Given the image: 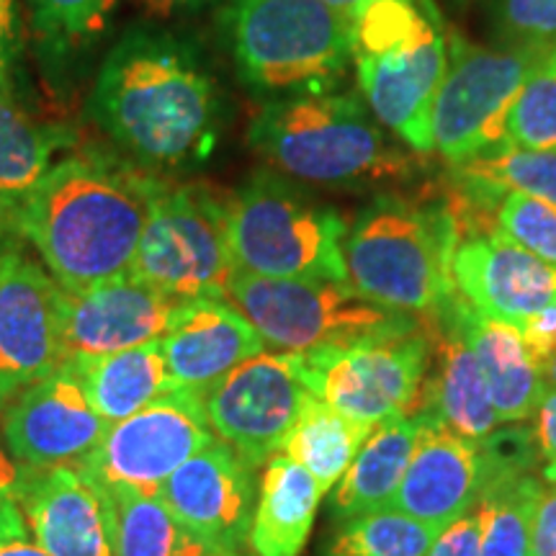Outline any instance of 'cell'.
<instances>
[{
    "mask_svg": "<svg viewBox=\"0 0 556 556\" xmlns=\"http://www.w3.org/2000/svg\"><path fill=\"white\" fill-rule=\"evenodd\" d=\"M93 119L142 170H178L212 152L217 83L189 41L131 26L106 52L90 93Z\"/></svg>",
    "mask_w": 556,
    "mask_h": 556,
    "instance_id": "1",
    "label": "cell"
},
{
    "mask_svg": "<svg viewBox=\"0 0 556 556\" xmlns=\"http://www.w3.org/2000/svg\"><path fill=\"white\" fill-rule=\"evenodd\" d=\"M160 180L109 155L54 163L13 225L39 250L62 291L129 274Z\"/></svg>",
    "mask_w": 556,
    "mask_h": 556,
    "instance_id": "2",
    "label": "cell"
},
{
    "mask_svg": "<svg viewBox=\"0 0 556 556\" xmlns=\"http://www.w3.org/2000/svg\"><path fill=\"white\" fill-rule=\"evenodd\" d=\"M248 142L281 176L338 191L407 184L426 157L394 142L364 99L332 90L263 103L250 122Z\"/></svg>",
    "mask_w": 556,
    "mask_h": 556,
    "instance_id": "3",
    "label": "cell"
},
{
    "mask_svg": "<svg viewBox=\"0 0 556 556\" xmlns=\"http://www.w3.org/2000/svg\"><path fill=\"white\" fill-rule=\"evenodd\" d=\"M458 240L462 219L454 206L387 193L348 225V283L379 307L428 319L456 294Z\"/></svg>",
    "mask_w": 556,
    "mask_h": 556,
    "instance_id": "4",
    "label": "cell"
},
{
    "mask_svg": "<svg viewBox=\"0 0 556 556\" xmlns=\"http://www.w3.org/2000/svg\"><path fill=\"white\" fill-rule=\"evenodd\" d=\"M361 99L417 155H433V101L448 70V37L430 0H366L351 16Z\"/></svg>",
    "mask_w": 556,
    "mask_h": 556,
    "instance_id": "5",
    "label": "cell"
},
{
    "mask_svg": "<svg viewBox=\"0 0 556 556\" xmlns=\"http://www.w3.org/2000/svg\"><path fill=\"white\" fill-rule=\"evenodd\" d=\"M229 47L261 96L330 90L353 62L351 18L319 0H229Z\"/></svg>",
    "mask_w": 556,
    "mask_h": 556,
    "instance_id": "6",
    "label": "cell"
},
{
    "mask_svg": "<svg viewBox=\"0 0 556 556\" xmlns=\"http://www.w3.org/2000/svg\"><path fill=\"white\" fill-rule=\"evenodd\" d=\"M227 232L242 274L348 281V222L274 168L255 170L238 191L227 193Z\"/></svg>",
    "mask_w": 556,
    "mask_h": 556,
    "instance_id": "7",
    "label": "cell"
},
{
    "mask_svg": "<svg viewBox=\"0 0 556 556\" xmlns=\"http://www.w3.org/2000/svg\"><path fill=\"white\" fill-rule=\"evenodd\" d=\"M129 274L178 302L227 299L238 274L227 232V197L204 184L160 180Z\"/></svg>",
    "mask_w": 556,
    "mask_h": 556,
    "instance_id": "8",
    "label": "cell"
},
{
    "mask_svg": "<svg viewBox=\"0 0 556 556\" xmlns=\"http://www.w3.org/2000/svg\"><path fill=\"white\" fill-rule=\"evenodd\" d=\"M227 302L278 353H307L422 325L420 317L379 307L348 281L328 278H268L238 270L229 283Z\"/></svg>",
    "mask_w": 556,
    "mask_h": 556,
    "instance_id": "9",
    "label": "cell"
},
{
    "mask_svg": "<svg viewBox=\"0 0 556 556\" xmlns=\"http://www.w3.org/2000/svg\"><path fill=\"white\" fill-rule=\"evenodd\" d=\"M304 379L317 400L364 426L417 415L426 400L430 338L426 323L302 353Z\"/></svg>",
    "mask_w": 556,
    "mask_h": 556,
    "instance_id": "10",
    "label": "cell"
},
{
    "mask_svg": "<svg viewBox=\"0 0 556 556\" xmlns=\"http://www.w3.org/2000/svg\"><path fill=\"white\" fill-rule=\"evenodd\" d=\"M548 52L448 39V70L433 101V152L458 165L505 144V119Z\"/></svg>",
    "mask_w": 556,
    "mask_h": 556,
    "instance_id": "11",
    "label": "cell"
},
{
    "mask_svg": "<svg viewBox=\"0 0 556 556\" xmlns=\"http://www.w3.org/2000/svg\"><path fill=\"white\" fill-rule=\"evenodd\" d=\"M214 438L204 397L173 389L127 420L114 422L78 467L111 500L157 497L173 471Z\"/></svg>",
    "mask_w": 556,
    "mask_h": 556,
    "instance_id": "12",
    "label": "cell"
},
{
    "mask_svg": "<svg viewBox=\"0 0 556 556\" xmlns=\"http://www.w3.org/2000/svg\"><path fill=\"white\" fill-rule=\"evenodd\" d=\"M201 397L212 433L250 467H263L281 451L312 392L302 353L263 351L214 381Z\"/></svg>",
    "mask_w": 556,
    "mask_h": 556,
    "instance_id": "13",
    "label": "cell"
},
{
    "mask_svg": "<svg viewBox=\"0 0 556 556\" xmlns=\"http://www.w3.org/2000/svg\"><path fill=\"white\" fill-rule=\"evenodd\" d=\"M65 364L60 283L21 250L0 253V409Z\"/></svg>",
    "mask_w": 556,
    "mask_h": 556,
    "instance_id": "14",
    "label": "cell"
},
{
    "mask_svg": "<svg viewBox=\"0 0 556 556\" xmlns=\"http://www.w3.org/2000/svg\"><path fill=\"white\" fill-rule=\"evenodd\" d=\"M109 428L96 413L78 368L62 364L5 407L3 441L24 467L45 469L80 464Z\"/></svg>",
    "mask_w": 556,
    "mask_h": 556,
    "instance_id": "15",
    "label": "cell"
},
{
    "mask_svg": "<svg viewBox=\"0 0 556 556\" xmlns=\"http://www.w3.org/2000/svg\"><path fill=\"white\" fill-rule=\"evenodd\" d=\"M253 497V467L219 438L160 490V500L208 554H238L250 533Z\"/></svg>",
    "mask_w": 556,
    "mask_h": 556,
    "instance_id": "16",
    "label": "cell"
},
{
    "mask_svg": "<svg viewBox=\"0 0 556 556\" xmlns=\"http://www.w3.org/2000/svg\"><path fill=\"white\" fill-rule=\"evenodd\" d=\"M180 304L131 274L78 294L62 291L65 361L101 358L163 340Z\"/></svg>",
    "mask_w": 556,
    "mask_h": 556,
    "instance_id": "17",
    "label": "cell"
},
{
    "mask_svg": "<svg viewBox=\"0 0 556 556\" xmlns=\"http://www.w3.org/2000/svg\"><path fill=\"white\" fill-rule=\"evenodd\" d=\"M456 291L482 315L523 328L556 307V268L510 242L497 229L467 232L454 253Z\"/></svg>",
    "mask_w": 556,
    "mask_h": 556,
    "instance_id": "18",
    "label": "cell"
},
{
    "mask_svg": "<svg viewBox=\"0 0 556 556\" xmlns=\"http://www.w3.org/2000/svg\"><path fill=\"white\" fill-rule=\"evenodd\" d=\"M21 510L50 556H114V503L78 464L29 469Z\"/></svg>",
    "mask_w": 556,
    "mask_h": 556,
    "instance_id": "19",
    "label": "cell"
},
{
    "mask_svg": "<svg viewBox=\"0 0 556 556\" xmlns=\"http://www.w3.org/2000/svg\"><path fill=\"white\" fill-rule=\"evenodd\" d=\"M420 415V433L392 505L417 520L446 528L475 507L482 490V456L479 443L451 433L433 415Z\"/></svg>",
    "mask_w": 556,
    "mask_h": 556,
    "instance_id": "20",
    "label": "cell"
},
{
    "mask_svg": "<svg viewBox=\"0 0 556 556\" xmlns=\"http://www.w3.org/2000/svg\"><path fill=\"white\" fill-rule=\"evenodd\" d=\"M160 348L173 387L204 394L232 368L266 351V343L227 299H193L180 304Z\"/></svg>",
    "mask_w": 556,
    "mask_h": 556,
    "instance_id": "21",
    "label": "cell"
},
{
    "mask_svg": "<svg viewBox=\"0 0 556 556\" xmlns=\"http://www.w3.org/2000/svg\"><path fill=\"white\" fill-rule=\"evenodd\" d=\"M422 323L430 338V371L420 413L433 415L451 433L475 443L484 441L500 420L492 407L482 364L464 332L458 291Z\"/></svg>",
    "mask_w": 556,
    "mask_h": 556,
    "instance_id": "22",
    "label": "cell"
},
{
    "mask_svg": "<svg viewBox=\"0 0 556 556\" xmlns=\"http://www.w3.org/2000/svg\"><path fill=\"white\" fill-rule=\"evenodd\" d=\"M464 332L482 364L492 407L500 422H523L536 413L546 394V374L523 336L513 325L477 312L458 294Z\"/></svg>",
    "mask_w": 556,
    "mask_h": 556,
    "instance_id": "23",
    "label": "cell"
},
{
    "mask_svg": "<svg viewBox=\"0 0 556 556\" xmlns=\"http://www.w3.org/2000/svg\"><path fill=\"white\" fill-rule=\"evenodd\" d=\"M325 492L307 469L276 454L261 477L258 505L250 520V548L255 556H299L315 526Z\"/></svg>",
    "mask_w": 556,
    "mask_h": 556,
    "instance_id": "24",
    "label": "cell"
},
{
    "mask_svg": "<svg viewBox=\"0 0 556 556\" xmlns=\"http://www.w3.org/2000/svg\"><path fill=\"white\" fill-rule=\"evenodd\" d=\"M65 139L62 129L34 119L16 96L13 70H0V225H13Z\"/></svg>",
    "mask_w": 556,
    "mask_h": 556,
    "instance_id": "25",
    "label": "cell"
},
{
    "mask_svg": "<svg viewBox=\"0 0 556 556\" xmlns=\"http://www.w3.org/2000/svg\"><path fill=\"white\" fill-rule=\"evenodd\" d=\"M420 426L422 415L417 413L392 417L371 430V435L366 438V443L332 492L330 513L336 523L392 505L394 492H397L409 456H413Z\"/></svg>",
    "mask_w": 556,
    "mask_h": 556,
    "instance_id": "26",
    "label": "cell"
},
{
    "mask_svg": "<svg viewBox=\"0 0 556 556\" xmlns=\"http://www.w3.org/2000/svg\"><path fill=\"white\" fill-rule=\"evenodd\" d=\"M80 371L88 397L109 426L173 392L160 340L90 361H65Z\"/></svg>",
    "mask_w": 556,
    "mask_h": 556,
    "instance_id": "27",
    "label": "cell"
},
{
    "mask_svg": "<svg viewBox=\"0 0 556 556\" xmlns=\"http://www.w3.org/2000/svg\"><path fill=\"white\" fill-rule=\"evenodd\" d=\"M371 430V426L351 420L312 394L278 454L307 469L328 495L343 479Z\"/></svg>",
    "mask_w": 556,
    "mask_h": 556,
    "instance_id": "28",
    "label": "cell"
},
{
    "mask_svg": "<svg viewBox=\"0 0 556 556\" xmlns=\"http://www.w3.org/2000/svg\"><path fill=\"white\" fill-rule=\"evenodd\" d=\"M451 176L464 191V199L475 206L495 204L510 191L556 204V152L497 144L482 155L451 165Z\"/></svg>",
    "mask_w": 556,
    "mask_h": 556,
    "instance_id": "29",
    "label": "cell"
},
{
    "mask_svg": "<svg viewBox=\"0 0 556 556\" xmlns=\"http://www.w3.org/2000/svg\"><path fill=\"white\" fill-rule=\"evenodd\" d=\"M541 479L528 475H482L477 497L482 523V554L479 556H528L531 520L541 495Z\"/></svg>",
    "mask_w": 556,
    "mask_h": 556,
    "instance_id": "30",
    "label": "cell"
},
{
    "mask_svg": "<svg viewBox=\"0 0 556 556\" xmlns=\"http://www.w3.org/2000/svg\"><path fill=\"white\" fill-rule=\"evenodd\" d=\"M116 0H29L37 50L60 70L93 50L106 34Z\"/></svg>",
    "mask_w": 556,
    "mask_h": 556,
    "instance_id": "31",
    "label": "cell"
},
{
    "mask_svg": "<svg viewBox=\"0 0 556 556\" xmlns=\"http://www.w3.org/2000/svg\"><path fill=\"white\" fill-rule=\"evenodd\" d=\"M441 531L387 505L338 523L328 556H426Z\"/></svg>",
    "mask_w": 556,
    "mask_h": 556,
    "instance_id": "32",
    "label": "cell"
},
{
    "mask_svg": "<svg viewBox=\"0 0 556 556\" xmlns=\"http://www.w3.org/2000/svg\"><path fill=\"white\" fill-rule=\"evenodd\" d=\"M114 556H206L157 497H114Z\"/></svg>",
    "mask_w": 556,
    "mask_h": 556,
    "instance_id": "33",
    "label": "cell"
},
{
    "mask_svg": "<svg viewBox=\"0 0 556 556\" xmlns=\"http://www.w3.org/2000/svg\"><path fill=\"white\" fill-rule=\"evenodd\" d=\"M505 144L556 152V50L528 75L507 111Z\"/></svg>",
    "mask_w": 556,
    "mask_h": 556,
    "instance_id": "34",
    "label": "cell"
},
{
    "mask_svg": "<svg viewBox=\"0 0 556 556\" xmlns=\"http://www.w3.org/2000/svg\"><path fill=\"white\" fill-rule=\"evenodd\" d=\"M495 204L497 232L556 268V204L520 191L503 193Z\"/></svg>",
    "mask_w": 556,
    "mask_h": 556,
    "instance_id": "35",
    "label": "cell"
},
{
    "mask_svg": "<svg viewBox=\"0 0 556 556\" xmlns=\"http://www.w3.org/2000/svg\"><path fill=\"white\" fill-rule=\"evenodd\" d=\"M497 47L556 50V0H486Z\"/></svg>",
    "mask_w": 556,
    "mask_h": 556,
    "instance_id": "36",
    "label": "cell"
},
{
    "mask_svg": "<svg viewBox=\"0 0 556 556\" xmlns=\"http://www.w3.org/2000/svg\"><path fill=\"white\" fill-rule=\"evenodd\" d=\"M26 479H29V467L16 462L9 446L0 443V544L26 539L29 533L24 510H21Z\"/></svg>",
    "mask_w": 556,
    "mask_h": 556,
    "instance_id": "37",
    "label": "cell"
},
{
    "mask_svg": "<svg viewBox=\"0 0 556 556\" xmlns=\"http://www.w3.org/2000/svg\"><path fill=\"white\" fill-rule=\"evenodd\" d=\"M482 554V523L479 513L471 510L458 516L456 520L438 533V539L430 546L426 556H479Z\"/></svg>",
    "mask_w": 556,
    "mask_h": 556,
    "instance_id": "38",
    "label": "cell"
},
{
    "mask_svg": "<svg viewBox=\"0 0 556 556\" xmlns=\"http://www.w3.org/2000/svg\"><path fill=\"white\" fill-rule=\"evenodd\" d=\"M536 443L541 454V477L546 484H556V379L546 387L544 400L536 409Z\"/></svg>",
    "mask_w": 556,
    "mask_h": 556,
    "instance_id": "39",
    "label": "cell"
},
{
    "mask_svg": "<svg viewBox=\"0 0 556 556\" xmlns=\"http://www.w3.org/2000/svg\"><path fill=\"white\" fill-rule=\"evenodd\" d=\"M528 556H556V484L541 486V495L531 520V546Z\"/></svg>",
    "mask_w": 556,
    "mask_h": 556,
    "instance_id": "40",
    "label": "cell"
},
{
    "mask_svg": "<svg viewBox=\"0 0 556 556\" xmlns=\"http://www.w3.org/2000/svg\"><path fill=\"white\" fill-rule=\"evenodd\" d=\"M21 47L16 0H0V70H13Z\"/></svg>",
    "mask_w": 556,
    "mask_h": 556,
    "instance_id": "41",
    "label": "cell"
},
{
    "mask_svg": "<svg viewBox=\"0 0 556 556\" xmlns=\"http://www.w3.org/2000/svg\"><path fill=\"white\" fill-rule=\"evenodd\" d=\"M135 3L142 5L152 16H173V13L208 9V5H217L222 0H135Z\"/></svg>",
    "mask_w": 556,
    "mask_h": 556,
    "instance_id": "42",
    "label": "cell"
},
{
    "mask_svg": "<svg viewBox=\"0 0 556 556\" xmlns=\"http://www.w3.org/2000/svg\"><path fill=\"white\" fill-rule=\"evenodd\" d=\"M0 556H50L41 548L39 544H31L26 539H16V541H5L0 544Z\"/></svg>",
    "mask_w": 556,
    "mask_h": 556,
    "instance_id": "43",
    "label": "cell"
},
{
    "mask_svg": "<svg viewBox=\"0 0 556 556\" xmlns=\"http://www.w3.org/2000/svg\"><path fill=\"white\" fill-rule=\"evenodd\" d=\"M319 3L328 5V9H332V11L343 13L345 18H351L353 13H356V11L361 9V5L366 3V0H319Z\"/></svg>",
    "mask_w": 556,
    "mask_h": 556,
    "instance_id": "44",
    "label": "cell"
},
{
    "mask_svg": "<svg viewBox=\"0 0 556 556\" xmlns=\"http://www.w3.org/2000/svg\"><path fill=\"white\" fill-rule=\"evenodd\" d=\"M454 3H458V5H467V3H471V0H454Z\"/></svg>",
    "mask_w": 556,
    "mask_h": 556,
    "instance_id": "45",
    "label": "cell"
},
{
    "mask_svg": "<svg viewBox=\"0 0 556 556\" xmlns=\"http://www.w3.org/2000/svg\"><path fill=\"white\" fill-rule=\"evenodd\" d=\"M206 556H240V554H206Z\"/></svg>",
    "mask_w": 556,
    "mask_h": 556,
    "instance_id": "46",
    "label": "cell"
},
{
    "mask_svg": "<svg viewBox=\"0 0 556 556\" xmlns=\"http://www.w3.org/2000/svg\"><path fill=\"white\" fill-rule=\"evenodd\" d=\"M0 253H3V250H0Z\"/></svg>",
    "mask_w": 556,
    "mask_h": 556,
    "instance_id": "47",
    "label": "cell"
}]
</instances>
